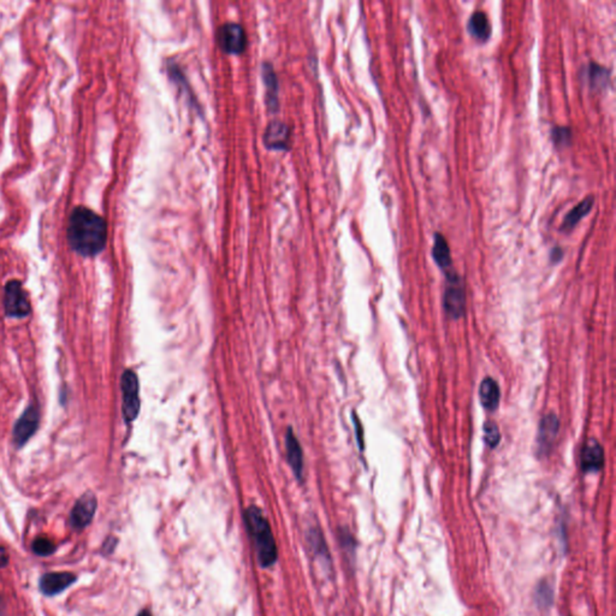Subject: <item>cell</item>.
<instances>
[{
  "mask_svg": "<svg viewBox=\"0 0 616 616\" xmlns=\"http://www.w3.org/2000/svg\"><path fill=\"white\" fill-rule=\"evenodd\" d=\"M106 239V222L102 216L84 206L72 211L68 223L71 248L84 257H94L105 248Z\"/></svg>",
  "mask_w": 616,
  "mask_h": 616,
  "instance_id": "6da1fadb",
  "label": "cell"
},
{
  "mask_svg": "<svg viewBox=\"0 0 616 616\" xmlns=\"http://www.w3.org/2000/svg\"><path fill=\"white\" fill-rule=\"evenodd\" d=\"M244 521L248 528L257 551L258 561L264 568L271 567L277 561V546L271 531L270 523L262 510L252 505L244 512Z\"/></svg>",
  "mask_w": 616,
  "mask_h": 616,
  "instance_id": "7a4b0ae2",
  "label": "cell"
},
{
  "mask_svg": "<svg viewBox=\"0 0 616 616\" xmlns=\"http://www.w3.org/2000/svg\"><path fill=\"white\" fill-rule=\"evenodd\" d=\"M448 284L444 292L443 306L445 312L454 319H459L465 313V289L461 278L452 271L447 274Z\"/></svg>",
  "mask_w": 616,
  "mask_h": 616,
  "instance_id": "3957f363",
  "label": "cell"
},
{
  "mask_svg": "<svg viewBox=\"0 0 616 616\" xmlns=\"http://www.w3.org/2000/svg\"><path fill=\"white\" fill-rule=\"evenodd\" d=\"M122 397H123V416L127 422H132L138 418L140 412V396H139V379L136 373L127 370L120 381Z\"/></svg>",
  "mask_w": 616,
  "mask_h": 616,
  "instance_id": "277c9868",
  "label": "cell"
},
{
  "mask_svg": "<svg viewBox=\"0 0 616 616\" xmlns=\"http://www.w3.org/2000/svg\"><path fill=\"white\" fill-rule=\"evenodd\" d=\"M5 312L11 318H24L31 313L29 299L22 284L18 281H10L5 287Z\"/></svg>",
  "mask_w": 616,
  "mask_h": 616,
  "instance_id": "5b68a950",
  "label": "cell"
},
{
  "mask_svg": "<svg viewBox=\"0 0 616 616\" xmlns=\"http://www.w3.org/2000/svg\"><path fill=\"white\" fill-rule=\"evenodd\" d=\"M217 41L219 47L226 54H239L247 46V35L241 24L228 22L218 29Z\"/></svg>",
  "mask_w": 616,
  "mask_h": 616,
  "instance_id": "8992f818",
  "label": "cell"
},
{
  "mask_svg": "<svg viewBox=\"0 0 616 616\" xmlns=\"http://www.w3.org/2000/svg\"><path fill=\"white\" fill-rule=\"evenodd\" d=\"M98 507L97 497L93 492H86L76 501L74 508L71 510L69 523L70 528L75 531H81L92 523L95 510Z\"/></svg>",
  "mask_w": 616,
  "mask_h": 616,
  "instance_id": "52a82bcc",
  "label": "cell"
},
{
  "mask_svg": "<svg viewBox=\"0 0 616 616\" xmlns=\"http://www.w3.org/2000/svg\"><path fill=\"white\" fill-rule=\"evenodd\" d=\"M77 578L70 572L45 573L39 581V589L45 596L54 597L56 594H62L68 587L76 583Z\"/></svg>",
  "mask_w": 616,
  "mask_h": 616,
  "instance_id": "ba28073f",
  "label": "cell"
},
{
  "mask_svg": "<svg viewBox=\"0 0 616 616\" xmlns=\"http://www.w3.org/2000/svg\"><path fill=\"white\" fill-rule=\"evenodd\" d=\"M39 426V413L34 407L28 408L18 419L14 427V441L17 447H22L35 434Z\"/></svg>",
  "mask_w": 616,
  "mask_h": 616,
  "instance_id": "9c48e42d",
  "label": "cell"
},
{
  "mask_svg": "<svg viewBox=\"0 0 616 616\" xmlns=\"http://www.w3.org/2000/svg\"><path fill=\"white\" fill-rule=\"evenodd\" d=\"M559 429V419L553 413H550L542 419L539 430H538V439H537L539 452H549V449L553 447V444L556 441Z\"/></svg>",
  "mask_w": 616,
  "mask_h": 616,
  "instance_id": "30bf717a",
  "label": "cell"
},
{
  "mask_svg": "<svg viewBox=\"0 0 616 616\" xmlns=\"http://www.w3.org/2000/svg\"><path fill=\"white\" fill-rule=\"evenodd\" d=\"M285 449L289 465L292 467L294 475H297V479H301L303 473V452L297 436L290 427L285 434Z\"/></svg>",
  "mask_w": 616,
  "mask_h": 616,
  "instance_id": "8fae6325",
  "label": "cell"
},
{
  "mask_svg": "<svg viewBox=\"0 0 616 616\" xmlns=\"http://www.w3.org/2000/svg\"><path fill=\"white\" fill-rule=\"evenodd\" d=\"M604 465V452L602 445L594 439L586 444L581 452V468L584 472H597Z\"/></svg>",
  "mask_w": 616,
  "mask_h": 616,
  "instance_id": "7c38bea8",
  "label": "cell"
},
{
  "mask_svg": "<svg viewBox=\"0 0 616 616\" xmlns=\"http://www.w3.org/2000/svg\"><path fill=\"white\" fill-rule=\"evenodd\" d=\"M289 129L287 125L275 120L267 127L264 134V142L272 150H285L289 143Z\"/></svg>",
  "mask_w": 616,
  "mask_h": 616,
  "instance_id": "4fadbf2b",
  "label": "cell"
},
{
  "mask_svg": "<svg viewBox=\"0 0 616 616\" xmlns=\"http://www.w3.org/2000/svg\"><path fill=\"white\" fill-rule=\"evenodd\" d=\"M432 257L436 264L439 265L445 274L452 271V254L449 248L448 242L442 234H434V247H432Z\"/></svg>",
  "mask_w": 616,
  "mask_h": 616,
  "instance_id": "5bb4252c",
  "label": "cell"
},
{
  "mask_svg": "<svg viewBox=\"0 0 616 616\" xmlns=\"http://www.w3.org/2000/svg\"><path fill=\"white\" fill-rule=\"evenodd\" d=\"M479 397L483 407L493 412L500 404V386L492 378H485L479 388Z\"/></svg>",
  "mask_w": 616,
  "mask_h": 616,
  "instance_id": "9a60e30c",
  "label": "cell"
},
{
  "mask_svg": "<svg viewBox=\"0 0 616 616\" xmlns=\"http://www.w3.org/2000/svg\"><path fill=\"white\" fill-rule=\"evenodd\" d=\"M584 77L591 88H606L610 80V70L597 63L591 62L584 68Z\"/></svg>",
  "mask_w": 616,
  "mask_h": 616,
  "instance_id": "2e32d148",
  "label": "cell"
},
{
  "mask_svg": "<svg viewBox=\"0 0 616 616\" xmlns=\"http://www.w3.org/2000/svg\"><path fill=\"white\" fill-rule=\"evenodd\" d=\"M594 198L592 196H590L583 200L581 203L576 205V207H573V209L567 213V216L564 217V219H563L561 230H572L573 228H574L578 223L581 222L583 218L589 214L590 211L594 207Z\"/></svg>",
  "mask_w": 616,
  "mask_h": 616,
  "instance_id": "e0dca14e",
  "label": "cell"
},
{
  "mask_svg": "<svg viewBox=\"0 0 616 616\" xmlns=\"http://www.w3.org/2000/svg\"><path fill=\"white\" fill-rule=\"evenodd\" d=\"M468 31L471 35L479 41L488 40L491 35V27L489 23L488 16L483 11H475L468 21Z\"/></svg>",
  "mask_w": 616,
  "mask_h": 616,
  "instance_id": "ac0fdd59",
  "label": "cell"
},
{
  "mask_svg": "<svg viewBox=\"0 0 616 616\" xmlns=\"http://www.w3.org/2000/svg\"><path fill=\"white\" fill-rule=\"evenodd\" d=\"M31 550L34 551V554L39 555L41 558H47L56 553L57 546L51 539H47L45 537H38L35 541L31 543Z\"/></svg>",
  "mask_w": 616,
  "mask_h": 616,
  "instance_id": "d6986e66",
  "label": "cell"
},
{
  "mask_svg": "<svg viewBox=\"0 0 616 616\" xmlns=\"http://www.w3.org/2000/svg\"><path fill=\"white\" fill-rule=\"evenodd\" d=\"M551 138L558 147H567L572 141V130L569 127L556 125L551 130Z\"/></svg>",
  "mask_w": 616,
  "mask_h": 616,
  "instance_id": "ffe728a7",
  "label": "cell"
},
{
  "mask_svg": "<svg viewBox=\"0 0 616 616\" xmlns=\"http://www.w3.org/2000/svg\"><path fill=\"white\" fill-rule=\"evenodd\" d=\"M484 441L490 448H495L501 441V434L495 422L489 421L484 425Z\"/></svg>",
  "mask_w": 616,
  "mask_h": 616,
  "instance_id": "44dd1931",
  "label": "cell"
},
{
  "mask_svg": "<svg viewBox=\"0 0 616 616\" xmlns=\"http://www.w3.org/2000/svg\"><path fill=\"white\" fill-rule=\"evenodd\" d=\"M264 80L267 82V102L271 106L276 105V90H277V84H276V76L274 71L270 68L264 67Z\"/></svg>",
  "mask_w": 616,
  "mask_h": 616,
  "instance_id": "7402d4cb",
  "label": "cell"
},
{
  "mask_svg": "<svg viewBox=\"0 0 616 616\" xmlns=\"http://www.w3.org/2000/svg\"><path fill=\"white\" fill-rule=\"evenodd\" d=\"M116 546H117V539L113 538V537H110V538H107L105 543H104V546H102V551H104L105 554H111L113 549H115Z\"/></svg>",
  "mask_w": 616,
  "mask_h": 616,
  "instance_id": "603a6c76",
  "label": "cell"
},
{
  "mask_svg": "<svg viewBox=\"0 0 616 616\" xmlns=\"http://www.w3.org/2000/svg\"><path fill=\"white\" fill-rule=\"evenodd\" d=\"M354 424H355V430H356V436H358V442H359V447L361 450L364 449V442H363V427H361V424H360L359 419L358 417H355L354 416Z\"/></svg>",
  "mask_w": 616,
  "mask_h": 616,
  "instance_id": "cb8c5ba5",
  "label": "cell"
},
{
  "mask_svg": "<svg viewBox=\"0 0 616 616\" xmlns=\"http://www.w3.org/2000/svg\"><path fill=\"white\" fill-rule=\"evenodd\" d=\"M10 558L8 551L0 546V568H4L9 564Z\"/></svg>",
  "mask_w": 616,
  "mask_h": 616,
  "instance_id": "d4e9b609",
  "label": "cell"
},
{
  "mask_svg": "<svg viewBox=\"0 0 616 616\" xmlns=\"http://www.w3.org/2000/svg\"><path fill=\"white\" fill-rule=\"evenodd\" d=\"M561 258H562V251L560 248L553 249V252H551V260H553V262H559Z\"/></svg>",
  "mask_w": 616,
  "mask_h": 616,
  "instance_id": "484cf974",
  "label": "cell"
},
{
  "mask_svg": "<svg viewBox=\"0 0 616 616\" xmlns=\"http://www.w3.org/2000/svg\"><path fill=\"white\" fill-rule=\"evenodd\" d=\"M138 616H153L152 615V613L150 610H147V609H143L141 612L139 613Z\"/></svg>",
  "mask_w": 616,
  "mask_h": 616,
  "instance_id": "4316f807",
  "label": "cell"
},
{
  "mask_svg": "<svg viewBox=\"0 0 616 616\" xmlns=\"http://www.w3.org/2000/svg\"><path fill=\"white\" fill-rule=\"evenodd\" d=\"M4 601H3V597L0 596V616L3 615V612H4Z\"/></svg>",
  "mask_w": 616,
  "mask_h": 616,
  "instance_id": "83f0119b",
  "label": "cell"
}]
</instances>
